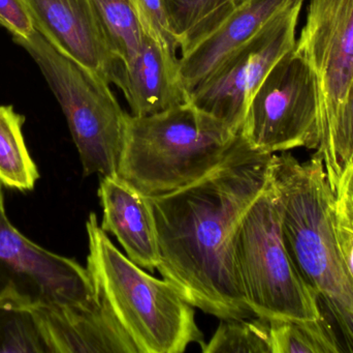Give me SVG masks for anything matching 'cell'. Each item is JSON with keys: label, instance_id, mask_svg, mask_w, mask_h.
<instances>
[{"label": "cell", "instance_id": "cell-2", "mask_svg": "<svg viewBox=\"0 0 353 353\" xmlns=\"http://www.w3.org/2000/svg\"><path fill=\"white\" fill-rule=\"evenodd\" d=\"M272 176L281 200V229L290 258L338 325L353 321V281L335 232V195L319 153L306 163L274 155Z\"/></svg>", "mask_w": 353, "mask_h": 353}, {"label": "cell", "instance_id": "cell-22", "mask_svg": "<svg viewBox=\"0 0 353 353\" xmlns=\"http://www.w3.org/2000/svg\"><path fill=\"white\" fill-rule=\"evenodd\" d=\"M0 352L49 353L32 311L0 307Z\"/></svg>", "mask_w": 353, "mask_h": 353}, {"label": "cell", "instance_id": "cell-23", "mask_svg": "<svg viewBox=\"0 0 353 353\" xmlns=\"http://www.w3.org/2000/svg\"><path fill=\"white\" fill-rule=\"evenodd\" d=\"M0 27L12 37L26 39L35 29L24 0H0Z\"/></svg>", "mask_w": 353, "mask_h": 353}, {"label": "cell", "instance_id": "cell-26", "mask_svg": "<svg viewBox=\"0 0 353 353\" xmlns=\"http://www.w3.org/2000/svg\"><path fill=\"white\" fill-rule=\"evenodd\" d=\"M335 232L340 254L353 281V232L336 222Z\"/></svg>", "mask_w": 353, "mask_h": 353}, {"label": "cell", "instance_id": "cell-20", "mask_svg": "<svg viewBox=\"0 0 353 353\" xmlns=\"http://www.w3.org/2000/svg\"><path fill=\"white\" fill-rule=\"evenodd\" d=\"M317 153L321 155L332 191L353 164V79L339 113L325 137Z\"/></svg>", "mask_w": 353, "mask_h": 353}, {"label": "cell", "instance_id": "cell-5", "mask_svg": "<svg viewBox=\"0 0 353 353\" xmlns=\"http://www.w3.org/2000/svg\"><path fill=\"white\" fill-rule=\"evenodd\" d=\"M241 285L253 315L267 321L323 318L319 296L288 254L281 229V200L273 176L243 218L236 238Z\"/></svg>", "mask_w": 353, "mask_h": 353}, {"label": "cell", "instance_id": "cell-15", "mask_svg": "<svg viewBox=\"0 0 353 353\" xmlns=\"http://www.w3.org/2000/svg\"><path fill=\"white\" fill-rule=\"evenodd\" d=\"M305 0H247L211 37L179 59L187 95L201 84L236 48L246 43L277 12Z\"/></svg>", "mask_w": 353, "mask_h": 353}, {"label": "cell", "instance_id": "cell-16", "mask_svg": "<svg viewBox=\"0 0 353 353\" xmlns=\"http://www.w3.org/2000/svg\"><path fill=\"white\" fill-rule=\"evenodd\" d=\"M247 0H163L181 57L211 37Z\"/></svg>", "mask_w": 353, "mask_h": 353}, {"label": "cell", "instance_id": "cell-17", "mask_svg": "<svg viewBox=\"0 0 353 353\" xmlns=\"http://www.w3.org/2000/svg\"><path fill=\"white\" fill-rule=\"evenodd\" d=\"M24 122L12 106L0 105V184L21 192L32 191L39 178L23 136Z\"/></svg>", "mask_w": 353, "mask_h": 353}, {"label": "cell", "instance_id": "cell-24", "mask_svg": "<svg viewBox=\"0 0 353 353\" xmlns=\"http://www.w3.org/2000/svg\"><path fill=\"white\" fill-rule=\"evenodd\" d=\"M334 195L336 222L353 232V164L340 178Z\"/></svg>", "mask_w": 353, "mask_h": 353}, {"label": "cell", "instance_id": "cell-18", "mask_svg": "<svg viewBox=\"0 0 353 353\" xmlns=\"http://www.w3.org/2000/svg\"><path fill=\"white\" fill-rule=\"evenodd\" d=\"M112 51L130 66L142 47L143 25L134 0H92Z\"/></svg>", "mask_w": 353, "mask_h": 353}, {"label": "cell", "instance_id": "cell-1", "mask_svg": "<svg viewBox=\"0 0 353 353\" xmlns=\"http://www.w3.org/2000/svg\"><path fill=\"white\" fill-rule=\"evenodd\" d=\"M274 153L238 135L219 165L179 190L148 197L159 234L157 271L194 308L218 319L255 317L236 263L243 218L271 178Z\"/></svg>", "mask_w": 353, "mask_h": 353}, {"label": "cell", "instance_id": "cell-9", "mask_svg": "<svg viewBox=\"0 0 353 353\" xmlns=\"http://www.w3.org/2000/svg\"><path fill=\"white\" fill-rule=\"evenodd\" d=\"M302 6L292 4L272 17L188 93V101L240 134L253 95L274 66L296 46Z\"/></svg>", "mask_w": 353, "mask_h": 353}, {"label": "cell", "instance_id": "cell-21", "mask_svg": "<svg viewBox=\"0 0 353 353\" xmlns=\"http://www.w3.org/2000/svg\"><path fill=\"white\" fill-rule=\"evenodd\" d=\"M203 353H272L269 321L265 319H220Z\"/></svg>", "mask_w": 353, "mask_h": 353}, {"label": "cell", "instance_id": "cell-3", "mask_svg": "<svg viewBox=\"0 0 353 353\" xmlns=\"http://www.w3.org/2000/svg\"><path fill=\"white\" fill-rule=\"evenodd\" d=\"M238 135L189 101L150 115L128 114L118 175L148 197L173 192L219 165Z\"/></svg>", "mask_w": 353, "mask_h": 353}, {"label": "cell", "instance_id": "cell-19", "mask_svg": "<svg viewBox=\"0 0 353 353\" xmlns=\"http://www.w3.org/2000/svg\"><path fill=\"white\" fill-rule=\"evenodd\" d=\"M272 353H339L340 342L327 319L269 321Z\"/></svg>", "mask_w": 353, "mask_h": 353}, {"label": "cell", "instance_id": "cell-14", "mask_svg": "<svg viewBox=\"0 0 353 353\" xmlns=\"http://www.w3.org/2000/svg\"><path fill=\"white\" fill-rule=\"evenodd\" d=\"M97 298L90 306L32 311L49 353H139L113 311Z\"/></svg>", "mask_w": 353, "mask_h": 353}, {"label": "cell", "instance_id": "cell-12", "mask_svg": "<svg viewBox=\"0 0 353 353\" xmlns=\"http://www.w3.org/2000/svg\"><path fill=\"white\" fill-rule=\"evenodd\" d=\"M143 25L140 53L124 70L121 91L132 115L159 113L188 102L181 80L179 59L134 0Z\"/></svg>", "mask_w": 353, "mask_h": 353}, {"label": "cell", "instance_id": "cell-4", "mask_svg": "<svg viewBox=\"0 0 353 353\" xmlns=\"http://www.w3.org/2000/svg\"><path fill=\"white\" fill-rule=\"evenodd\" d=\"M87 269L95 292L111 308L139 353H183L205 344L194 307L167 280L130 260L103 231L94 213L86 222Z\"/></svg>", "mask_w": 353, "mask_h": 353}, {"label": "cell", "instance_id": "cell-13", "mask_svg": "<svg viewBox=\"0 0 353 353\" xmlns=\"http://www.w3.org/2000/svg\"><path fill=\"white\" fill-rule=\"evenodd\" d=\"M101 227L117 238L126 256L149 271L161 263L157 221L148 196L119 175L99 178Z\"/></svg>", "mask_w": 353, "mask_h": 353}, {"label": "cell", "instance_id": "cell-10", "mask_svg": "<svg viewBox=\"0 0 353 353\" xmlns=\"http://www.w3.org/2000/svg\"><path fill=\"white\" fill-rule=\"evenodd\" d=\"M296 48L316 76L321 140L333 126L353 79V0H310Z\"/></svg>", "mask_w": 353, "mask_h": 353}, {"label": "cell", "instance_id": "cell-8", "mask_svg": "<svg viewBox=\"0 0 353 353\" xmlns=\"http://www.w3.org/2000/svg\"><path fill=\"white\" fill-rule=\"evenodd\" d=\"M97 298L87 267L34 244L10 223L0 184V307L58 311Z\"/></svg>", "mask_w": 353, "mask_h": 353}, {"label": "cell", "instance_id": "cell-6", "mask_svg": "<svg viewBox=\"0 0 353 353\" xmlns=\"http://www.w3.org/2000/svg\"><path fill=\"white\" fill-rule=\"evenodd\" d=\"M39 66L57 99L78 149L84 178L118 175L128 114L110 84L55 49L37 30L12 37Z\"/></svg>", "mask_w": 353, "mask_h": 353}, {"label": "cell", "instance_id": "cell-11", "mask_svg": "<svg viewBox=\"0 0 353 353\" xmlns=\"http://www.w3.org/2000/svg\"><path fill=\"white\" fill-rule=\"evenodd\" d=\"M35 30L66 57L121 88L122 62L103 32L92 0H24Z\"/></svg>", "mask_w": 353, "mask_h": 353}, {"label": "cell", "instance_id": "cell-7", "mask_svg": "<svg viewBox=\"0 0 353 353\" xmlns=\"http://www.w3.org/2000/svg\"><path fill=\"white\" fill-rule=\"evenodd\" d=\"M240 135L261 153L319 149V85L296 46L274 66L253 95Z\"/></svg>", "mask_w": 353, "mask_h": 353}, {"label": "cell", "instance_id": "cell-25", "mask_svg": "<svg viewBox=\"0 0 353 353\" xmlns=\"http://www.w3.org/2000/svg\"><path fill=\"white\" fill-rule=\"evenodd\" d=\"M136 2L153 28L161 35L170 50L176 54V49H179L178 44L170 30L163 0H136Z\"/></svg>", "mask_w": 353, "mask_h": 353}]
</instances>
